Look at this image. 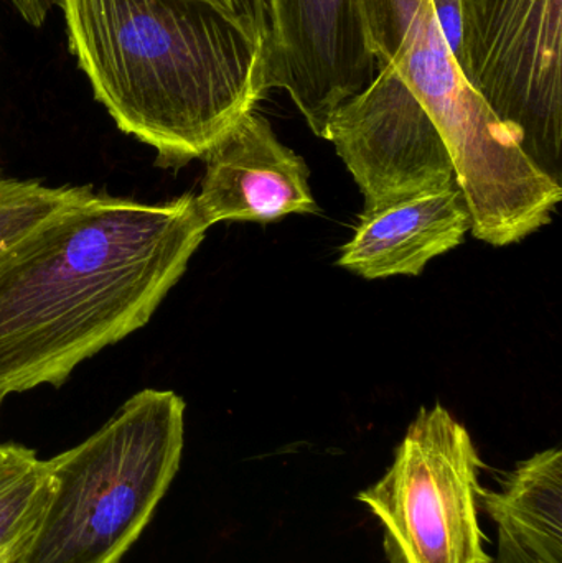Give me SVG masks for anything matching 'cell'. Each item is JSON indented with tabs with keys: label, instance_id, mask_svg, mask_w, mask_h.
<instances>
[{
	"label": "cell",
	"instance_id": "5",
	"mask_svg": "<svg viewBox=\"0 0 562 563\" xmlns=\"http://www.w3.org/2000/svg\"><path fill=\"white\" fill-rule=\"evenodd\" d=\"M484 462L471 433L436 404L419 410L386 475L359 501L385 531L388 563H494L478 522Z\"/></svg>",
	"mask_w": 562,
	"mask_h": 563
},
{
	"label": "cell",
	"instance_id": "18",
	"mask_svg": "<svg viewBox=\"0 0 562 563\" xmlns=\"http://www.w3.org/2000/svg\"><path fill=\"white\" fill-rule=\"evenodd\" d=\"M0 402H2V400H0Z\"/></svg>",
	"mask_w": 562,
	"mask_h": 563
},
{
	"label": "cell",
	"instance_id": "1",
	"mask_svg": "<svg viewBox=\"0 0 562 563\" xmlns=\"http://www.w3.org/2000/svg\"><path fill=\"white\" fill-rule=\"evenodd\" d=\"M208 224L191 194L167 203L89 195L0 266V400L59 387L148 323Z\"/></svg>",
	"mask_w": 562,
	"mask_h": 563
},
{
	"label": "cell",
	"instance_id": "4",
	"mask_svg": "<svg viewBox=\"0 0 562 563\" xmlns=\"http://www.w3.org/2000/svg\"><path fill=\"white\" fill-rule=\"evenodd\" d=\"M185 402L145 389L95 435L46 460L52 489L12 563H119L180 468Z\"/></svg>",
	"mask_w": 562,
	"mask_h": 563
},
{
	"label": "cell",
	"instance_id": "6",
	"mask_svg": "<svg viewBox=\"0 0 562 563\" xmlns=\"http://www.w3.org/2000/svg\"><path fill=\"white\" fill-rule=\"evenodd\" d=\"M461 23L465 79L561 185L562 0H461Z\"/></svg>",
	"mask_w": 562,
	"mask_h": 563
},
{
	"label": "cell",
	"instance_id": "12",
	"mask_svg": "<svg viewBox=\"0 0 562 563\" xmlns=\"http://www.w3.org/2000/svg\"><path fill=\"white\" fill-rule=\"evenodd\" d=\"M52 489L46 460L22 445H0V552L23 544Z\"/></svg>",
	"mask_w": 562,
	"mask_h": 563
},
{
	"label": "cell",
	"instance_id": "10",
	"mask_svg": "<svg viewBox=\"0 0 562 563\" xmlns=\"http://www.w3.org/2000/svg\"><path fill=\"white\" fill-rule=\"evenodd\" d=\"M472 230L458 184L365 211L339 264L365 279L419 276L429 261L458 247Z\"/></svg>",
	"mask_w": 562,
	"mask_h": 563
},
{
	"label": "cell",
	"instance_id": "2",
	"mask_svg": "<svg viewBox=\"0 0 562 563\" xmlns=\"http://www.w3.org/2000/svg\"><path fill=\"white\" fill-rule=\"evenodd\" d=\"M95 98L161 167L205 155L266 96V48L203 0H58Z\"/></svg>",
	"mask_w": 562,
	"mask_h": 563
},
{
	"label": "cell",
	"instance_id": "7",
	"mask_svg": "<svg viewBox=\"0 0 562 563\" xmlns=\"http://www.w3.org/2000/svg\"><path fill=\"white\" fill-rule=\"evenodd\" d=\"M323 139L335 145L355 178L365 211L455 184L438 128L389 63H382L373 81L337 109Z\"/></svg>",
	"mask_w": 562,
	"mask_h": 563
},
{
	"label": "cell",
	"instance_id": "11",
	"mask_svg": "<svg viewBox=\"0 0 562 563\" xmlns=\"http://www.w3.org/2000/svg\"><path fill=\"white\" fill-rule=\"evenodd\" d=\"M478 505L498 526L495 563H562V452L518 463L500 492L478 488Z\"/></svg>",
	"mask_w": 562,
	"mask_h": 563
},
{
	"label": "cell",
	"instance_id": "8",
	"mask_svg": "<svg viewBox=\"0 0 562 563\" xmlns=\"http://www.w3.org/2000/svg\"><path fill=\"white\" fill-rule=\"evenodd\" d=\"M267 89H284L317 137L378 73L363 0H264Z\"/></svg>",
	"mask_w": 562,
	"mask_h": 563
},
{
	"label": "cell",
	"instance_id": "16",
	"mask_svg": "<svg viewBox=\"0 0 562 563\" xmlns=\"http://www.w3.org/2000/svg\"><path fill=\"white\" fill-rule=\"evenodd\" d=\"M12 5L15 7L16 12L20 13L23 20L29 25L42 26L48 16L49 10L58 0H10Z\"/></svg>",
	"mask_w": 562,
	"mask_h": 563
},
{
	"label": "cell",
	"instance_id": "17",
	"mask_svg": "<svg viewBox=\"0 0 562 563\" xmlns=\"http://www.w3.org/2000/svg\"><path fill=\"white\" fill-rule=\"evenodd\" d=\"M20 545H13V548L7 549V551L0 552V563H12L13 559H15L16 551H19Z\"/></svg>",
	"mask_w": 562,
	"mask_h": 563
},
{
	"label": "cell",
	"instance_id": "3",
	"mask_svg": "<svg viewBox=\"0 0 562 563\" xmlns=\"http://www.w3.org/2000/svg\"><path fill=\"white\" fill-rule=\"evenodd\" d=\"M378 66H395L438 128L472 234L492 246L518 243L551 223L562 187L521 151L465 79L432 0H363Z\"/></svg>",
	"mask_w": 562,
	"mask_h": 563
},
{
	"label": "cell",
	"instance_id": "15",
	"mask_svg": "<svg viewBox=\"0 0 562 563\" xmlns=\"http://www.w3.org/2000/svg\"><path fill=\"white\" fill-rule=\"evenodd\" d=\"M439 23L445 40L451 46L452 53L461 66L462 53V23H461V0H432Z\"/></svg>",
	"mask_w": 562,
	"mask_h": 563
},
{
	"label": "cell",
	"instance_id": "14",
	"mask_svg": "<svg viewBox=\"0 0 562 563\" xmlns=\"http://www.w3.org/2000/svg\"><path fill=\"white\" fill-rule=\"evenodd\" d=\"M203 2L223 10L266 48L267 19L264 0H203Z\"/></svg>",
	"mask_w": 562,
	"mask_h": 563
},
{
	"label": "cell",
	"instance_id": "9",
	"mask_svg": "<svg viewBox=\"0 0 562 563\" xmlns=\"http://www.w3.org/2000/svg\"><path fill=\"white\" fill-rule=\"evenodd\" d=\"M205 161L197 205L208 228L220 221L271 223L289 214L319 213L306 162L254 111L238 121Z\"/></svg>",
	"mask_w": 562,
	"mask_h": 563
},
{
	"label": "cell",
	"instance_id": "13",
	"mask_svg": "<svg viewBox=\"0 0 562 563\" xmlns=\"http://www.w3.org/2000/svg\"><path fill=\"white\" fill-rule=\"evenodd\" d=\"M91 194L88 187L53 188L0 177V266L40 228Z\"/></svg>",
	"mask_w": 562,
	"mask_h": 563
}]
</instances>
